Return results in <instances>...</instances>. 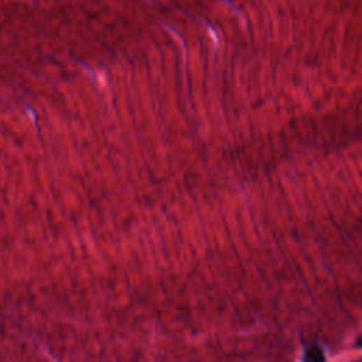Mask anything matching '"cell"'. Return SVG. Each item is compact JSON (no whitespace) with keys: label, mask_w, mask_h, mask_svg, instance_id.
<instances>
[{"label":"cell","mask_w":362,"mask_h":362,"mask_svg":"<svg viewBox=\"0 0 362 362\" xmlns=\"http://www.w3.org/2000/svg\"><path fill=\"white\" fill-rule=\"evenodd\" d=\"M305 362H326L324 351L319 345H313L307 348L305 354Z\"/></svg>","instance_id":"1"}]
</instances>
